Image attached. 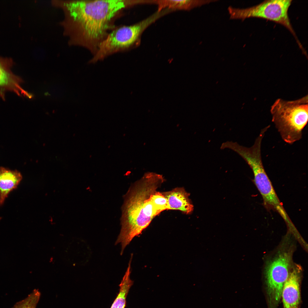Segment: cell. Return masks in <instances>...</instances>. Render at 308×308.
<instances>
[{"instance_id": "5bb4252c", "label": "cell", "mask_w": 308, "mask_h": 308, "mask_svg": "<svg viewBox=\"0 0 308 308\" xmlns=\"http://www.w3.org/2000/svg\"><path fill=\"white\" fill-rule=\"evenodd\" d=\"M40 295L39 291L34 289L26 298L17 303L12 308H36Z\"/></svg>"}, {"instance_id": "9a60e30c", "label": "cell", "mask_w": 308, "mask_h": 308, "mask_svg": "<svg viewBox=\"0 0 308 308\" xmlns=\"http://www.w3.org/2000/svg\"><path fill=\"white\" fill-rule=\"evenodd\" d=\"M151 200L160 213L164 210H168L167 200L162 192L155 191L151 195Z\"/></svg>"}, {"instance_id": "3957f363", "label": "cell", "mask_w": 308, "mask_h": 308, "mask_svg": "<svg viewBox=\"0 0 308 308\" xmlns=\"http://www.w3.org/2000/svg\"><path fill=\"white\" fill-rule=\"evenodd\" d=\"M307 96L293 101L277 100L271 106L272 121L283 141L292 144L302 137L308 119Z\"/></svg>"}, {"instance_id": "9c48e42d", "label": "cell", "mask_w": 308, "mask_h": 308, "mask_svg": "<svg viewBox=\"0 0 308 308\" xmlns=\"http://www.w3.org/2000/svg\"><path fill=\"white\" fill-rule=\"evenodd\" d=\"M300 269L294 268L290 271L281 294L283 308H299L301 296Z\"/></svg>"}, {"instance_id": "5b68a950", "label": "cell", "mask_w": 308, "mask_h": 308, "mask_svg": "<svg viewBox=\"0 0 308 308\" xmlns=\"http://www.w3.org/2000/svg\"><path fill=\"white\" fill-rule=\"evenodd\" d=\"M291 0H268L256 5L244 9L229 6L228 9L230 19L244 21L250 18L266 19L285 27L294 37L297 43L300 42L291 24L288 10Z\"/></svg>"}, {"instance_id": "ba28073f", "label": "cell", "mask_w": 308, "mask_h": 308, "mask_svg": "<svg viewBox=\"0 0 308 308\" xmlns=\"http://www.w3.org/2000/svg\"><path fill=\"white\" fill-rule=\"evenodd\" d=\"M13 62L11 59L0 57V94L6 91L13 92L19 96L31 98L32 95L24 90L20 85L22 80L11 70Z\"/></svg>"}, {"instance_id": "4fadbf2b", "label": "cell", "mask_w": 308, "mask_h": 308, "mask_svg": "<svg viewBox=\"0 0 308 308\" xmlns=\"http://www.w3.org/2000/svg\"><path fill=\"white\" fill-rule=\"evenodd\" d=\"M131 260V259L129 260L125 274L119 285V293L110 308H124L125 307L126 298L133 283L130 278Z\"/></svg>"}, {"instance_id": "7a4b0ae2", "label": "cell", "mask_w": 308, "mask_h": 308, "mask_svg": "<svg viewBox=\"0 0 308 308\" xmlns=\"http://www.w3.org/2000/svg\"><path fill=\"white\" fill-rule=\"evenodd\" d=\"M160 174L145 173L130 186L124 196L121 230L115 244H121V253L133 238L139 234L160 213L151 200V195L164 182Z\"/></svg>"}, {"instance_id": "8fae6325", "label": "cell", "mask_w": 308, "mask_h": 308, "mask_svg": "<svg viewBox=\"0 0 308 308\" xmlns=\"http://www.w3.org/2000/svg\"><path fill=\"white\" fill-rule=\"evenodd\" d=\"M22 179L21 173L17 170L0 167V207L10 193L17 188Z\"/></svg>"}, {"instance_id": "277c9868", "label": "cell", "mask_w": 308, "mask_h": 308, "mask_svg": "<svg viewBox=\"0 0 308 308\" xmlns=\"http://www.w3.org/2000/svg\"><path fill=\"white\" fill-rule=\"evenodd\" d=\"M166 13L164 10L157 11L134 25L115 28L101 43L89 63H95L113 54L130 49L139 41L141 34L148 27Z\"/></svg>"}, {"instance_id": "30bf717a", "label": "cell", "mask_w": 308, "mask_h": 308, "mask_svg": "<svg viewBox=\"0 0 308 308\" xmlns=\"http://www.w3.org/2000/svg\"><path fill=\"white\" fill-rule=\"evenodd\" d=\"M162 193L167 200L168 210H179L187 214L193 211L194 206L189 199V193L184 188L176 187Z\"/></svg>"}, {"instance_id": "6da1fadb", "label": "cell", "mask_w": 308, "mask_h": 308, "mask_svg": "<svg viewBox=\"0 0 308 308\" xmlns=\"http://www.w3.org/2000/svg\"><path fill=\"white\" fill-rule=\"evenodd\" d=\"M64 12L62 25L70 44L86 48L94 55L115 27L114 19L132 0L56 1Z\"/></svg>"}, {"instance_id": "2e32d148", "label": "cell", "mask_w": 308, "mask_h": 308, "mask_svg": "<svg viewBox=\"0 0 308 308\" xmlns=\"http://www.w3.org/2000/svg\"><path fill=\"white\" fill-rule=\"evenodd\" d=\"M1 219H2L1 217H0V220H1Z\"/></svg>"}, {"instance_id": "7c38bea8", "label": "cell", "mask_w": 308, "mask_h": 308, "mask_svg": "<svg viewBox=\"0 0 308 308\" xmlns=\"http://www.w3.org/2000/svg\"><path fill=\"white\" fill-rule=\"evenodd\" d=\"M217 0H156L155 3L158 5V11L168 9L173 11L177 9L189 10L200 7Z\"/></svg>"}, {"instance_id": "52a82bcc", "label": "cell", "mask_w": 308, "mask_h": 308, "mask_svg": "<svg viewBox=\"0 0 308 308\" xmlns=\"http://www.w3.org/2000/svg\"><path fill=\"white\" fill-rule=\"evenodd\" d=\"M292 253L285 251L279 254L266 267L265 278L269 308H276L280 299L284 284L290 272Z\"/></svg>"}, {"instance_id": "8992f818", "label": "cell", "mask_w": 308, "mask_h": 308, "mask_svg": "<svg viewBox=\"0 0 308 308\" xmlns=\"http://www.w3.org/2000/svg\"><path fill=\"white\" fill-rule=\"evenodd\" d=\"M261 157V149L254 148L246 152L243 159L252 170L254 183L262 197L265 206L277 211L289 224L291 221L265 171Z\"/></svg>"}]
</instances>
